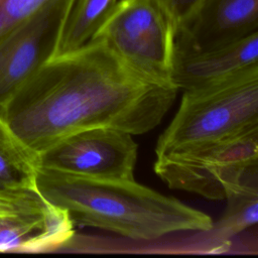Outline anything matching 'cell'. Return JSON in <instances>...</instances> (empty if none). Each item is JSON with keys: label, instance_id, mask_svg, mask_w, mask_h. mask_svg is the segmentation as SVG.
Segmentation results:
<instances>
[{"label": "cell", "instance_id": "1", "mask_svg": "<svg viewBox=\"0 0 258 258\" xmlns=\"http://www.w3.org/2000/svg\"><path fill=\"white\" fill-rule=\"evenodd\" d=\"M177 91L141 77L95 39L49 58L0 112L17 140L38 156L59 140L92 128L146 133L161 122Z\"/></svg>", "mask_w": 258, "mask_h": 258}, {"label": "cell", "instance_id": "2", "mask_svg": "<svg viewBox=\"0 0 258 258\" xmlns=\"http://www.w3.org/2000/svg\"><path fill=\"white\" fill-rule=\"evenodd\" d=\"M35 186L47 202L67 211L74 225L133 240L152 241L214 227L207 214L134 179H95L38 166Z\"/></svg>", "mask_w": 258, "mask_h": 258}, {"label": "cell", "instance_id": "3", "mask_svg": "<svg viewBox=\"0 0 258 258\" xmlns=\"http://www.w3.org/2000/svg\"><path fill=\"white\" fill-rule=\"evenodd\" d=\"M258 126V67L215 86L183 91L159 136L156 157L183 152Z\"/></svg>", "mask_w": 258, "mask_h": 258}, {"label": "cell", "instance_id": "4", "mask_svg": "<svg viewBox=\"0 0 258 258\" xmlns=\"http://www.w3.org/2000/svg\"><path fill=\"white\" fill-rule=\"evenodd\" d=\"M258 126L196 148L156 157L155 173L172 189L225 200L257 178Z\"/></svg>", "mask_w": 258, "mask_h": 258}, {"label": "cell", "instance_id": "5", "mask_svg": "<svg viewBox=\"0 0 258 258\" xmlns=\"http://www.w3.org/2000/svg\"><path fill=\"white\" fill-rule=\"evenodd\" d=\"M175 33L176 22L162 0H121L96 39L141 77L173 87Z\"/></svg>", "mask_w": 258, "mask_h": 258}, {"label": "cell", "instance_id": "6", "mask_svg": "<svg viewBox=\"0 0 258 258\" xmlns=\"http://www.w3.org/2000/svg\"><path fill=\"white\" fill-rule=\"evenodd\" d=\"M138 145L132 134L107 127L72 134L40 154L38 166L95 179H134Z\"/></svg>", "mask_w": 258, "mask_h": 258}, {"label": "cell", "instance_id": "7", "mask_svg": "<svg viewBox=\"0 0 258 258\" xmlns=\"http://www.w3.org/2000/svg\"><path fill=\"white\" fill-rule=\"evenodd\" d=\"M71 1H49L0 37V106L53 56Z\"/></svg>", "mask_w": 258, "mask_h": 258}, {"label": "cell", "instance_id": "8", "mask_svg": "<svg viewBox=\"0 0 258 258\" xmlns=\"http://www.w3.org/2000/svg\"><path fill=\"white\" fill-rule=\"evenodd\" d=\"M258 33V0H202L176 27L174 52L220 48Z\"/></svg>", "mask_w": 258, "mask_h": 258}, {"label": "cell", "instance_id": "9", "mask_svg": "<svg viewBox=\"0 0 258 258\" xmlns=\"http://www.w3.org/2000/svg\"><path fill=\"white\" fill-rule=\"evenodd\" d=\"M73 236L74 223L67 211L47 202L38 190L17 205L0 209V252L52 251Z\"/></svg>", "mask_w": 258, "mask_h": 258}, {"label": "cell", "instance_id": "10", "mask_svg": "<svg viewBox=\"0 0 258 258\" xmlns=\"http://www.w3.org/2000/svg\"><path fill=\"white\" fill-rule=\"evenodd\" d=\"M258 67V33L202 52H174L171 85L189 91L218 85Z\"/></svg>", "mask_w": 258, "mask_h": 258}, {"label": "cell", "instance_id": "11", "mask_svg": "<svg viewBox=\"0 0 258 258\" xmlns=\"http://www.w3.org/2000/svg\"><path fill=\"white\" fill-rule=\"evenodd\" d=\"M37 155L23 146L0 112V207L9 206L36 189Z\"/></svg>", "mask_w": 258, "mask_h": 258}, {"label": "cell", "instance_id": "12", "mask_svg": "<svg viewBox=\"0 0 258 258\" xmlns=\"http://www.w3.org/2000/svg\"><path fill=\"white\" fill-rule=\"evenodd\" d=\"M121 0H72L62 20L53 56L94 41Z\"/></svg>", "mask_w": 258, "mask_h": 258}, {"label": "cell", "instance_id": "13", "mask_svg": "<svg viewBox=\"0 0 258 258\" xmlns=\"http://www.w3.org/2000/svg\"><path fill=\"white\" fill-rule=\"evenodd\" d=\"M227 207L218 223L217 234L223 239L237 235L255 226L258 221V181L253 178L245 181L227 198Z\"/></svg>", "mask_w": 258, "mask_h": 258}, {"label": "cell", "instance_id": "14", "mask_svg": "<svg viewBox=\"0 0 258 258\" xmlns=\"http://www.w3.org/2000/svg\"><path fill=\"white\" fill-rule=\"evenodd\" d=\"M51 0H0V37L27 20Z\"/></svg>", "mask_w": 258, "mask_h": 258}, {"label": "cell", "instance_id": "15", "mask_svg": "<svg viewBox=\"0 0 258 258\" xmlns=\"http://www.w3.org/2000/svg\"><path fill=\"white\" fill-rule=\"evenodd\" d=\"M171 15L173 16L176 27L184 18H186L199 5L202 0H162Z\"/></svg>", "mask_w": 258, "mask_h": 258}]
</instances>
